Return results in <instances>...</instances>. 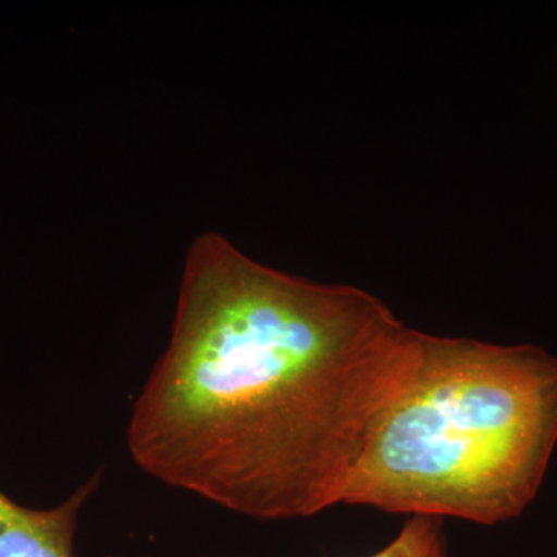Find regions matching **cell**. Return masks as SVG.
<instances>
[{"mask_svg":"<svg viewBox=\"0 0 557 557\" xmlns=\"http://www.w3.org/2000/svg\"><path fill=\"white\" fill-rule=\"evenodd\" d=\"M420 333L372 293L270 269L205 234L132 408L131 457L244 518H313L343 504Z\"/></svg>","mask_w":557,"mask_h":557,"instance_id":"obj_1","label":"cell"},{"mask_svg":"<svg viewBox=\"0 0 557 557\" xmlns=\"http://www.w3.org/2000/svg\"><path fill=\"white\" fill-rule=\"evenodd\" d=\"M556 443V357L421 332L343 505L497 525L537 496Z\"/></svg>","mask_w":557,"mask_h":557,"instance_id":"obj_2","label":"cell"},{"mask_svg":"<svg viewBox=\"0 0 557 557\" xmlns=\"http://www.w3.org/2000/svg\"><path fill=\"white\" fill-rule=\"evenodd\" d=\"M97 485L91 479L46 509L24 507L0 490V557H75L79 511Z\"/></svg>","mask_w":557,"mask_h":557,"instance_id":"obj_3","label":"cell"},{"mask_svg":"<svg viewBox=\"0 0 557 557\" xmlns=\"http://www.w3.org/2000/svg\"><path fill=\"white\" fill-rule=\"evenodd\" d=\"M366 557H450L443 519L412 516L386 547Z\"/></svg>","mask_w":557,"mask_h":557,"instance_id":"obj_4","label":"cell"}]
</instances>
